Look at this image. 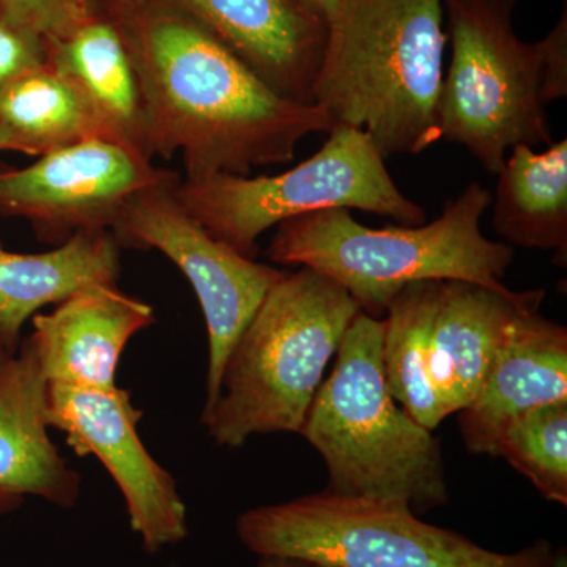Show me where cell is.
Masks as SVG:
<instances>
[{
    "mask_svg": "<svg viewBox=\"0 0 567 567\" xmlns=\"http://www.w3.org/2000/svg\"><path fill=\"white\" fill-rule=\"evenodd\" d=\"M123 33L140 74L148 152L182 153L188 181L290 163L308 134L333 132L322 106L271 91L173 3L136 14Z\"/></svg>",
    "mask_w": 567,
    "mask_h": 567,
    "instance_id": "cell-1",
    "label": "cell"
},
{
    "mask_svg": "<svg viewBox=\"0 0 567 567\" xmlns=\"http://www.w3.org/2000/svg\"><path fill=\"white\" fill-rule=\"evenodd\" d=\"M443 24L445 0H339L315 103L385 158L427 151L442 140Z\"/></svg>",
    "mask_w": 567,
    "mask_h": 567,
    "instance_id": "cell-2",
    "label": "cell"
},
{
    "mask_svg": "<svg viewBox=\"0 0 567 567\" xmlns=\"http://www.w3.org/2000/svg\"><path fill=\"white\" fill-rule=\"evenodd\" d=\"M491 205L492 193L473 182L447 200L439 219L420 226L372 229L347 208L306 213L279 224L265 256L333 279L372 317L385 315L395 295L417 281H464L506 292L502 279L514 249L481 233Z\"/></svg>",
    "mask_w": 567,
    "mask_h": 567,
    "instance_id": "cell-3",
    "label": "cell"
},
{
    "mask_svg": "<svg viewBox=\"0 0 567 567\" xmlns=\"http://www.w3.org/2000/svg\"><path fill=\"white\" fill-rule=\"evenodd\" d=\"M360 306L333 279L300 267L265 295L224 363L215 404L200 415L219 446L252 435L300 434L324 369Z\"/></svg>",
    "mask_w": 567,
    "mask_h": 567,
    "instance_id": "cell-4",
    "label": "cell"
},
{
    "mask_svg": "<svg viewBox=\"0 0 567 567\" xmlns=\"http://www.w3.org/2000/svg\"><path fill=\"white\" fill-rule=\"evenodd\" d=\"M382 331V319L358 312L300 434L327 464V491L424 513L450 499L442 446L388 390Z\"/></svg>",
    "mask_w": 567,
    "mask_h": 567,
    "instance_id": "cell-5",
    "label": "cell"
},
{
    "mask_svg": "<svg viewBox=\"0 0 567 567\" xmlns=\"http://www.w3.org/2000/svg\"><path fill=\"white\" fill-rule=\"evenodd\" d=\"M249 550L319 567H551L555 551L537 540L496 554L453 529L425 524L405 503L324 491L237 518Z\"/></svg>",
    "mask_w": 567,
    "mask_h": 567,
    "instance_id": "cell-6",
    "label": "cell"
},
{
    "mask_svg": "<svg viewBox=\"0 0 567 567\" xmlns=\"http://www.w3.org/2000/svg\"><path fill=\"white\" fill-rule=\"evenodd\" d=\"M517 0H445L451 62L443 76L442 140L465 147L491 174L518 144L554 142L543 44L514 32Z\"/></svg>",
    "mask_w": 567,
    "mask_h": 567,
    "instance_id": "cell-7",
    "label": "cell"
},
{
    "mask_svg": "<svg viewBox=\"0 0 567 567\" xmlns=\"http://www.w3.org/2000/svg\"><path fill=\"white\" fill-rule=\"evenodd\" d=\"M175 196L213 237L256 259L259 238L306 213L354 208L390 216L404 226L425 221L424 208L401 193L385 156L368 134L334 126L311 158L278 175L178 178Z\"/></svg>",
    "mask_w": 567,
    "mask_h": 567,
    "instance_id": "cell-8",
    "label": "cell"
},
{
    "mask_svg": "<svg viewBox=\"0 0 567 567\" xmlns=\"http://www.w3.org/2000/svg\"><path fill=\"white\" fill-rule=\"evenodd\" d=\"M171 171L123 208L111 233L121 248L159 251L192 284L208 334L207 412L218 398L224 363L254 312L286 271L256 262L213 237L175 196Z\"/></svg>",
    "mask_w": 567,
    "mask_h": 567,
    "instance_id": "cell-9",
    "label": "cell"
},
{
    "mask_svg": "<svg viewBox=\"0 0 567 567\" xmlns=\"http://www.w3.org/2000/svg\"><path fill=\"white\" fill-rule=\"evenodd\" d=\"M169 173L125 145L89 137L22 169H0V216L24 219L58 246L81 230H111L137 193Z\"/></svg>",
    "mask_w": 567,
    "mask_h": 567,
    "instance_id": "cell-10",
    "label": "cell"
},
{
    "mask_svg": "<svg viewBox=\"0 0 567 567\" xmlns=\"http://www.w3.org/2000/svg\"><path fill=\"white\" fill-rule=\"evenodd\" d=\"M48 424L65 435L80 457L95 456L121 488L130 524L148 554L188 535L186 507L174 476L144 446V413L121 386L110 390L48 383Z\"/></svg>",
    "mask_w": 567,
    "mask_h": 567,
    "instance_id": "cell-11",
    "label": "cell"
},
{
    "mask_svg": "<svg viewBox=\"0 0 567 567\" xmlns=\"http://www.w3.org/2000/svg\"><path fill=\"white\" fill-rule=\"evenodd\" d=\"M234 52L271 89L316 104L328 21L301 0H169Z\"/></svg>",
    "mask_w": 567,
    "mask_h": 567,
    "instance_id": "cell-12",
    "label": "cell"
},
{
    "mask_svg": "<svg viewBox=\"0 0 567 567\" xmlns=\"http://www.w3.org/2000/svg\"><path fill=\"white\" fill-rule=\"evenodd\" d=\"M155 322L151 305L117 284H96L33 316L28 339L48 383L110 390L126 344Z\"/></svg>",
    "mask_w": 567,
    "mask_h": 567,
    "instance_id": "cell-13",
    "label": "cell"
},
{
    "mask_svg": "<svg viewBox=\"0 0 567 567\" xmlns=\"http://www.w3.org/2000/svg\"><path fill=\"white\" fill-rule=\"evenodd\" d=\"M544 298L543 289L498 292L480 284L442 281L429 365L443 415L472 404L517 317L537 311Z\"/></svg>",
    "mask_w": 567,
    "mask_h": 567,
    "instance_id": "cell-14",
    "label": "cell"
},
{
    "mask_svg": "<svg viewBox=\"0 0 567 567\" xmlns=\"http://www.w3.org/2000/svg\"><path fill=\"white\" fill-rule=\"evenodd\" d=\"M48 380L29 339L0 371V516L28 496L71 507L81 476L50 436Z\"/></svg>",
    "mask_w": 567,
    "mask_h": 567,
    "instance_id": "cell-15",
    "label": "cell"
},
{
    "mask_svg": "<svg viewBox=\"0 0 567 567\" xmlns=\"http://www.w3.org/2000/svg\"><path fill=\"white\" fill-rule=\"evenodd\" d=\"M566 402V327L544 319L539 309L522 312L480 393L458 412L466 450L492 456L499 432L514 417Z\"/></svg>",
    "mask_w": 567,
    "mask_h": 567,
    "instance_id": "cell-16",
    "label": "cell"
},
{
    "mask_svg": "<svg viewBox=\"0 0 567 567\" xmlns=\"http://www.w3.org/2000/svg\"><path fill=\"white\" fill-rule=\"evenodd\" d=\"M47 44L48 63L80 92L100 137L153 159L140 74L122 25L96 11L69 37Z\"/></svg>",
    "mask_w": 567,
    "mask_h": 567,
    "instance_id": "cell-17",
    "label": "cell"
},
{
    "mask_svg": "<svg viewBox=\"0 0 567 567\" xmlns=\"http://www.w3.org/2000/svg\"><path fill=\"white\" fill-rule=\"evenodd\" d=\"M121 249L106 229L81 230L47 252H14L0 241V341L7 350L18 352L22 328L40 309L84 287L115 286Z\"/></svg>",
    "mask_w": 567,
    "mask_h": 567,
    "instance_id": "cell-18",
    "label": "cell"
},
{
    "mask_svg": "<svg viewBox=\"0 0 567 567\" xmlns=\"http://www.w3.org/2000/svg\"><path fill=\"white\" fill-rule=\"evenodd\" d=\"M495 186L494 230L509 245L554 251L567 264V141L511 148Z\"/></svg>",
    "mask_w": 567,
    "mask_h": 567,
    "instance_id": "cell-19",
    "label": "cell"
},
{
    "mask_svg": "<svg viewBox=\"0 0 567 567\" xmlns=\"http://www.w3.org/2000/svg\"><path fill=\"white\" fill-rule=\"evenodd\" d=\"M100 137L91 110L50 63L0 87V152L41 156Z\"/></svg>",
    "mask_w": 567,
    "mask_h": 567,
    "instance_id": "cell-20",
    "label": "cell"
},
{
    "mask_svg": "<svg viewBox=\"0 0 567 567\" xmlns=\"http://www.w3.org/2000/svg\"><path fill=\"white\" fill-rule=\"evenodd\" d=\"M442 281L404 287L382 319V363L388 390L413 420L434 432L445 420L434 383L429 350Z\"/></svg>",
    "mask_w": 567,
    "mask_h": 567,
    "instance_id": "cell-21",
    "label": "cell"
},
{
    "mask_svg": "<svg viewBox=\"0 0 567 567\" xmlns=\"http://www.w3.org/2000/svg\"><path fill=\"white\" fill-rule=\"evenodd\" d=\"M492 456L505 457L547 499L567 505V402L529 410L499 432Z\"/></svg>",
    "mask_w": 567,
    "mask_h": 567,
    "instance_id": "cell-22",
    "label": "cell"
},
{
    "mask_svg": "<svg viewBox=\"0 0 567 567\" xmlns=\"http://www.w3.org/2000/svg\"><path fill=\"white\" fill-rule=\"evenodd\" d=\"M96 11L99 0H0V14L10 24L47 43L65 39Z\"/></svg>",
    "mask_w": 567,
    "mask_h": 567,
    "instance_id": "cell-23",
    "label": "cell"
},
{
    "mask_svg": "<svg viewBox=\"0 0 567 567\" xmlns=\"http://www.w3.org/2000/svg\"><path fill=\"white\" fill-rule=\"evenodd\" d=\"M47 62V41L14 28L0 14V87Z\"/></svg>",
    "mask_w": 567,
    "mask_h": 567,
    "instance_id": "cell-24",
    "label": "cell"
},
{
    "mask_svg": "<svg viewBox=\"0 0 567 567\" xmlns=\"http://www.w3.org/2000/svg\"><path fill=\"white\" fill-rule=\"evenodd\" d=\"M544 51V70H546V95L550 104L567 95V13L563 11L561 20L554 31L540 41Z\"/></svg>",
    "mask_w": 567,
    "mask_h": 567,
    "instance_id": "cell-25",
    "label": "cell"
},
{
    "mask_svg": "<svg viewBox=\"0 0 567 567\" xmlns=\"http://www.w3.org/2000/svg\"><path fill=\"white\" fill-rule=\"evenodd\" d=\"M259 566L257 567H319L305 559L276 557V555H262L259 557Z\"/></svg>",
    "mask_w": 567,
    "mask_h": 567,
    "instance_id": "cell-26",
    "label": "cell"
},
{
    "mask_svg": "<svg viewBox=\"0 0 567 567\" xmlns=\"http://www.w3.org/2000/svg\"><path fill=\"white\" fill-rule=\"evenodd\" d=\"M308 9L322 17L323 20L330 21L336 9H338L339 0H301Z\"/></svg>",
    "mask_w": 567,
    "mask_h": 567,
    "instance_id": "cell-27",
    "label": "cell"
},
{
    "mask_svg": "<svg viewBox=\"0 0 567 567\" xmlns=\"http://www.w3.org/2000/svg\"><path fill=\"white\" fill-rule=\"evenodd\" d=\"M13 357L14 354L10 353L9 350H7V347L3 346V342L0 341V371L6 368L7 363H9Z\"/></svg>",
    "mask_w": 567,
    "mask_h": 567,
    "instance_id": "cell-28",
    "label": "cell"
},
{
    "mask_svg": "<svg viewBox=\"0 0 567 567\" xmlns=\"http://www.w3.org/2000/svg\"><path fill=\"white\" fill-rule=\"evenodd\" d=\"M551 567H567V557L565 548H558L555 551L554 565Z\"/></svg>",
    "mask_w": 567,
    "mask_h": 567,
    "instance_id": "cell-29",
    "label": "cell"
}]
</instances>
